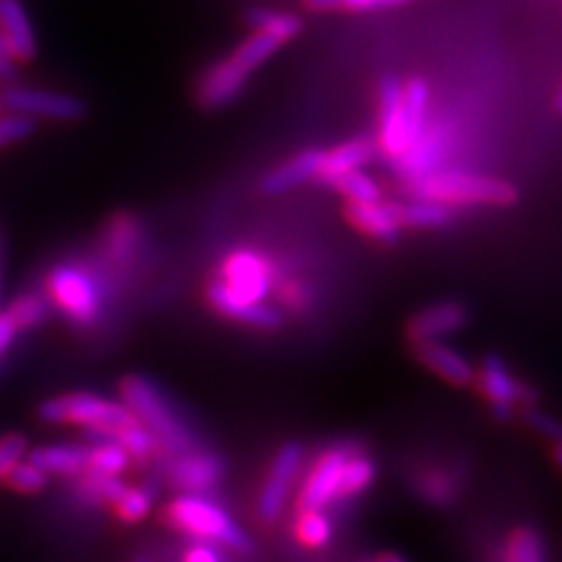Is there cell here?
Listing matches in <instances>:
<instances>
[{"mask_svg": "<svg viewBox=\"0 0 562 562\" xmlns=\"http://www.w3.org/2000/svg\"><path fill=\"white\" fill-rule=\"evenodd\" d=\"M272 279L268 258L239 249L223 260L218 277L206 286V301L227 319L270 330L281 324V314L266 303L272 291Z\"/></svg>", "mask_w": 562, "mask_h": 562, "instance_id": "obj_1", "label": "cell"}, {"mask_svg": "<svg viewBox=\"0 0 562 562\" xmlns=\"http://www.w3.org/2000/svg\"><path fill=\"white\" fill-rule=\"evenodd\" d=\"M38 417L47 425H78L97 431L105 441L127 450L132 462H146L155 452V438L132 415L122 401L103 398L90 392H70L41 403Z\"/></svg>", "mask_w": 562, "mask_h": 562, "instance_id": "obj_2", "label": "cell"}, {"mask_svg": "<svg viewBox=\"0 0 562 562\" xmlns=\"http://www.w3.org/2000/svg\"><path fill=\"white\" fill-rule=\"evenodd\" d=\"M120 394L122 403L146 427L157 446H162L173 457L198 450L195 434L188 429L181 415L176 413L155 382L144 375H127L120 384Z\"/></svg>", "mask_w": 562, "mask_h": 562, "instance_id": "obj_3", "label": "cell"}, {"mask_svg": "<svg viewBox=\"0 0 562 562\" xmlns=\"http://www.w3.org/2000/svg\"><path fill=\"white\" fill-rule=\"evenodd\" d=\"M413 198L429 200L446 206L457 204H483V206H506L514 204L518 190L495 176L462 173V171H434L413 181Z\"/></svg>", "mask_w": 562, "mask_h": 562, "instance_id": "obj_4", "label": "cell"}, {"mask_svg": "<svg viewBox=\"0 0 562 562\" xmlns=\"http://www.w3.org/2000/svg\"><path fill=\"white\" fill-rule=\"evenodd\" d=\"M167 518L173 527L198 537L200 541L218 543V547L237 553L254 551L249 535L241 530L237 520L204 495H179L169 504Z\"/></svg>", "mask_w": 562, "mask_h": 562, "instance_id": "obj_5", "label": "cell"}, {"mask_svg": "<svg viewBox=\"0 0 562 562\" xmlns=\"http://www.w3.org/2000/svg\"><path fill=\"white\" fill-rule=\"evenodd\" d=\"M45 297L61 310L68 322L90 326L103 307V284L90 268L64 262L47 272Z\"/></svg>", "mask_w": 562, "mask_h": 562, "instance_id": "obj_6", "label": "cell"}, {"mask_svg": "<svg viewBox=\"0 0 562 562\" xmlns=\"http://www.w3.org/2000/svg\"><path fill=\"white\" fill-rule=\"evenodd\" d=\"M3 113L20 115L24 120H45L61 122V125H74L87 117V101L57 90H43V87H8L0 94Z\"/></svg>", "mask_w": 562, "mask_h": 562, "instance_id": "obj_7", "label": "cell"}, {"mask_svg": "<svg viewBox=\"0 0 562 562\" xmlns=\"http://www.w3.org/2000/svg\"><path fill=\"white\" fill-rule=\"evenodd\" d=\"M301 467H303V448L297 443L281 446L258 497L260 520L274 522L281 516L293 492V485L297 476H301Z\"/></svg>", "mask_w": 562, "mask_h": 562, "instance_id": "obj_8", "label": "cell"}, {"mask_svg": "<svg viewBox=\"0 0 562 562\" xmlns=\"http://www.w3.org/2000/svg\"><path fill=\"white\" fill-rule=\"evenodd\" d=\"M351 450H355L351 446H336L316 460L303 483L301 495H297L301 512H324L326 506L340 497L342 469Z\"/></svg>", "mask_w": 562, "mask_h": 562, "instance_id": "obj_9", "label": "cell"}, {"mask_svg": "<svg viewBox=\"0 0 562 562\" xmlns=\"http://www.w3.org/2000/svg\"><path fill=\"white\" fill-rule=\"evenodd\" d=\"M473 380L479 382L481 394L490 401L492 413L499 419L512 417L518 403L535 401L532 392L527 390L522 382H518V378L512 373V368H508L499 357H485Z\"/></svg>", "mask_w": 562, "mask_h": 562, "instance_id": "obj_10", "label": "cell"}, {"mask_svg": "<svg viewBox=\"0 0 562 562\" xmlns=\"http://www.w3.org/2000/svg\"><path fill=\"white\" fill-rule=\"evenodd\" d=\"M378 101H380V136L378 144L380 150L390 157V160H401L413 146L406 115H403V85L386 76L380 80L378 87Z\"/></svg>", "mask_w": 562, "mask_h": 562, "instance_id": "obj_11", "label": "cell"}, {"mask_svg": "<svg viewBox=\"0 0 562 562\" xmlns=\"http://www.w3.org/2000/svg\"><path fill=\"white\" fill-rule=\"evenodd\" d=\"M140 241H144V227H140V221L127 214V211H120L101 233V266L113 272L130 268L140 249Z\"/></svg>", "mask_w": 562, "mask_h": 562, "instance_id": "obj_12", "label": "cell"}, {"mask_svg": "<svg viewBox=\"0 0 562 562\" xmlns=\"http://www.w3.org/2000/svg\"><path fill=\"white\" fill-rule=\"evenodd\" d=\"M223 476L225 464L221 457L204 450H192L173 457L169 467V481L183 495H206L209 490H214L223 481Z\"/></svg>", "mask_w": 562, "mask_h": 562, "instance_id": "obj_13", "label": "cell"}, {"mask_svg": "<svg viewBox=\"0 0 562 562\" xmlns=\"http://www.w3.org/2000/svg\"><path fill=\"white\" fill-rule=\"evenodd\" d=\"M0 41L16 66L38 55V38L22 0H0Z\"/></svg>", "mask_w": 562, "mask_h": 562, "instance_id": "obj_14", "label": "cell"}, {"mask_svg": "<svg viewBox=\"0 0 562 562\" xmlns=\"http://www.w3.org/2000/svg\"><path fill=\"white\" fill-rule=\"evenodd\" d=\"M467 322H469V312L462 303L443 301L415 314L408 326V336L415 342V347L427 345V342H443V338L452 336L457 330H462Z\"/></svg>", "mask_w": 562, "mask_h": 562, "instance_id": "obj_15", "label": "cell"}, {"mask_svg": "<svg viewBox=\"0 0 562 562\" xmlns=\"http://www.w3.org/2000/svg\"><path fill=\"white\" fill-rule=\"evenodd\" d=\"M246 80H249V74L227 57L204 70L198 82V101L202 109H223L241 94Z\"/></svg>", "mask_w": 562, "mask_h": 562, "instance_id": "obj_16", "label": "cell"}, {"mask_svg": "<svg viewBox=\"0 0 562 562\" xmlns=\"http://www.w3.org/2000/svg\"><path fill=\"white\" fill-rule=\"evenodd\" d=\"M322 162H324V150L322 148H310L289 157L286 162L277 165L262 176L260 188L268 195H281V192H289L297 186L310 183L314 179H322Z\"/></svg>", "mask_w": 562, "mask_h": 562, "instance_id": "obj_17", "label": "cell"}, {"mask_svg": "<svg viewBox=\"0 0 562 562\" xmlns=\"http://www.w3.org/2000/svg\"><path fill=\"white\" fill-rule=\"evenodd\" d=\"M415 349H417V359L425 363L431 373L443 378L450 384L467 386L469 382H473V378H476V368H473L462 351L454 349L452 345L427 342V345H417Z\"/></svg>", "mask_w": 562, "mask_h": 562, "instance_id": "obj_18", "label": "cell"}, {"mask_svg": "<svg viewBox=\"0 0 562 562\" xmlns=\"http://www.w3.org/2000/svg\"><path fill=\"white\" fill-rule=\"evenodd\" d=\"M347 216L361 233L380 241H396L403 227L396 204H386L382 200L371 204H349Z\"/></svg>", "mask_w": 562, "mask_h": 562, "instance_id": "obj_19", "label": "cell"}, {"mask_svg": "<svg viewBox=\"0 0 562 562\" xmlns=\"http://www.w3.org/2000/svg\"><path fill=\"white\" fill-rule=\"evenodd\" d=\"M375 140L359 136V138H349L345 144L324 150V162H322V179L326 186L330 181H336L338 176L357 171L363 165H368L375 157Z\"/></svg>", "mask_w": 562, "mask_h": 562, "instance_id": "obj_20", "label": "cell"}, {"mask_svg": "<svg viewBox=\"0 0 562 562\" xmlns=\"http://www.w3.org/2000/svg\"><path fill=\"white\" fill-rule=\"evenodd\" d=\"M26 460L45 471L47 476H52V473H57V476H82L87 467V448L74 443L43 446L31 450Z\"/></svg>", "mask_w": 562, "mask_h": 562, "instance_id": "obj_21", "label": "cell"}, {"mask_svg": "<svg viewBox=\"0 0 562 562\" xmlns=\"http://www.w3.org/2000/svg\"><path fill=\"white\" fill-rule=\"evenodd\" d=\"M429 97L431 92L427 80L411 78L403 85V115H406V127L413 144L429 125Z\"/></svg>", "mask_w": 562, "mask_h": 562, "instance_id": "obj_22", "label": "cell"}, {"mask_svg": "<svg viewBox=\"0 0 562 562\" xmlns=\"http://www.w3.org/2000/svg\"><path fill=\"white\" fill-rule=\"evenodd\" d=\"M249 24L254 26L256 33L266 35V38L274 41L277 45L293 41L297 33L303 31V22L297 20L291 12H279V10H268V8H258L249 12Z\"/></svg>", "mask_w": 562, "mask_h": 562, "instance_id": "obj_23", "label": "cell"}, {"mask_svg": "<svg viewBox=\"0 0 562 562\" xmlns=\"http://www.w3.org/2000/svg\"><path fill=\"white\" fill-rule=\"evenodd\" d=\"M398 221L403 227H419V231H434L446 227L452 221V209L429 200L413 198L406 204H396Z\"/></svg>", "mask_w": 562, "mask_h": 562, "instance_id": "obj_24", "label": "cell"}, {"mask_svg": "<svg viewBox=\"0 0 562 562\" xmlns=\"http://www.w3.org/2000/svg\"><path fill=\"white\" fill-rule=\"evenodd\" d=\"M132 464V457L127 450L113 443V441H103L87 446V467L85 473H97V476H109V479H120Z\"/></svg>", "mask_w": 562, "mask_h": 562, "instance_id": "obj_25", "label": "cell"}, {"mask_svg": "<svg viewBox=\"0 0 562 562\" xmlns=\"http://www.w3.org/2000/svg\"><path fill=\"white\" fill-rule=\"evenodd\" d=\"M378 476L375 462L361 450H351L347 457V464L342 469V481H340V497L338 499H355L373 485Z\"/></svg>", "mask_w": 562, "mask_h": 562, "instance_id": "obj_26", "label": "cell"}, {"mask_svg": "<svg viewBox=\"0 0 562 562\" xmlns=\"http://www.w3.org/2000/svg\"><path fill=\"white\" fill-rule=\"evenodd\" d=\"M333 520L324 512H301L293 520V537L305 549H324L333 539Z\"/></svg>", "mask_w": 562, "mask_h": 562, "instance_id": "obj_27", "label": "cell"}, {"mask_svg": "<svg viewBox=\"0 0 562 562\" xmlns=\"http://www.w3.org/2000/svg\"><path fill=\"white\" fill-rule=\"evenodd\" d=\"M502 562H547L541 537L532 527H518L504 543Z\"/></svg>", "mask_w": 562, "mask_h": 562, "instance_id": "obj_28", "label": "cell"}, {"mask_svg": "<svg viewBox=\"0 0 562 562\" xmlns=\"http://www.w3.org/2000/svg\"><path fill=\"white\" fill-rule=\"evenodd\" d=\"M47 297L38 291H26L20 297H14L10 305H5V314L14 322L20 330H31L45 322L47 316Z\"/></svg>", "mask_w": 562, "mask_h": 562, "instance_id": "obj_29", "label": "cell"}, {"mask_svg": "<svg viewBox=\"0 0 562 562\" xmlns=\"http://www.w3.org/2000/svg\"><path fill=\"white\" fill-rule=\"evenodd\" d=\"M328 186L340 190L342 195L349 200V204H371V202L380 200L378 181L361 169L342 173L336 181H330Z\"/></svg>", "mask_w": 562, "mask_h": 562, "instance_id": "obj_30", "label": "cell"}, {"mask_svg": "<svg viewBox=\"0 0 562 562\" xmlns=\"http://www.w3.org/2000/svg\"><path fill=\"white\" fill-rule=\"evenodd\" d=\"M279 47H281V45H277L274 41L266 38V35L254 33L251 38H246L241 45L235 47L231 59H233L235 64H239V66L246 70V74L251 76L254 70H256L258 66L266 64Z\"/></svg>", "mask_w": 562, "mask_h": 562, "instance_id": "obj_31", "label": "cell"}, {"mask_svg": "<svg viewBox=\"0 0 562 562\" xmlns=\"http://www.w3.org/2000/svg\"><path fill=\"white\" fill-rule=\"evenodd\" d=\"M130 485L122 483L120 479H109V476H97V473H82L78 481V492L82 497L90 502L99 504H117V499L125 495V490Z\"/></svg>", "mask_w": 562, "mask_h": 562, "instance_id": "obj_32", "label": "cell"}, {"mask_svg": "<svg viewBox=\"0 0 562 562\" xmlns=\"http://www.w3.org/2000/svg\"><path fill=\"white\" fill-rule=\"evenodd\" d=\"M150 506H153V490H148V485H140V487L125 490V495H122L115 504V512L120 520L134 525L150 514Z\"/></svg>", "mask_w": 562, "mask_h": 562, "instance_id": "obj_33", "label": "cell"}, {"mask_svg": "<svg viewBox=\"0 0 562 562\" xmlns=\"http://www.w3.org/2000/svg\"><path fill=\"white\" fill-rule=\"evenodd\" d=\"M5 481L14 492H22V495H38V492H43L49 485L47 473L41 471L38 467H33L29 460L14 464Z\"/></svg>", "mask_w": 562, "mask_h": 562, "instance_id": "obj_34", "label": "cell"}, {"mask_svg": "<svg viewBox=\"0 0 562 562\" xmlns=\"http://www.w3.org/2000/svg\"><path fill=\"white\" fill-rule=\"evenodd\" d=\"M408 3V0H305V5L314 12H336V10H349V12H375Z\"/></svg>", "mask_w": 562, "mask_h": 562, "instance_id": "obj_35", "label": "cell"}, {"mask_svg": "<svg viewBox=\"0 0 562 562\" xmlns=\"http://www.w3.org/2000/svg\"><path fill=\"white\" fill-rule=\"evenodd\" d=\"M454 481L443 471H427L417 479L419 495L431 504H448L454 499Z\"/></svg>", "mask_w": 562, "mask_h": 562, "instance_id": "obj_36", "label": "cell"}, {"mask_svg": "<svg viewBox=\"0 0 562 562\" xmlns=\"http://www.w3.org/2000/svg\"><path fill=\"white\" fill-rule=\"evenodd\" d=\"M35 134V122L24 120L20 115L0 113V150L31 138Z\"/></svg>", "mask_w": 562, "mask_h": 562, "instance_id": "obj_37", "label": "cell"}, {"mask_svg": "<svg viewBox=\"0 0 562 562\" xmlns=\"http://www.w3.org/2000/svg\"><path fill=\"white\" fill-rule=\"evenodd\" d=\"M26 450H29L26 438L20 434H10L3 438V441H0V481H5L12 467L24 460Z\"/></svg>", "mask_w": 562, "mask_h": 562, "instance_id": "obj_38", "label": "cell"}, {"mask_svg": "<svg viewBox=\"0 0 562 562\" xmlns=\"http://www.w3.org/2000/svg\"><path fill=\"white\" fill-rule=\"evenodd\" d=\"M530 425H532L537 431H541L543 436H549L555 446H562V425H560L558 419H553V417H549V415H543V413L532 411V413H530Z\"/></svg>", "mask_w": 562, "mask_h": 562, "instance_id": "obj_39", "label": "cell"}, {"mask_svg": "<svg viewBox=\"0 0 562 562\" xmlns=\"http://www.w3.org/2000/svg\"><path fill=\"white\" fill-rule=\"evenodd\" d=\"M183 562H223L218 549L214 543H206V541H198L195 547H190L183 555Z\"/></svg>", "mask_w": 562, "mask_h": 562, "instance_id": "obj_40", "label": "cell"}, {"mask_svg": "<svg viewBox=\"0 0 562 562\" xmlns=\"http://www.w3.org/2000/svg\"><path fill=\"white\" fill-rule=\"evenodd\" d=\"M16 333H20V328L14 326V322L5 314V310L0 312V359H3L5 351L12 347Z\"/></svg>", "mask_w": 562, "mask_h": 562, "instance_id": "obj_41", "label": "cell"}, {"mask_svg": "<svg viewBox=\"0 0 562 562\" xmlns=\"http://www.w3.org/2000/svg\"><path fill=\"white\" fill-rule=\"evenodd\" d=\"M5 281H8V244H5L3 227H0V312L5 310Z\"/></svg>", "mask_w": 562, "mask_h": 562, "instance_id": "obj_42", "label": "cell"}, {"mask_svg": "<svg viewBox=\"0 0 562 562\" xmlns=\"http://www.w3.org/2000/svg\"><path fill=\"white\" fill-rule=\"evenodd\" d=\"M375 562H406V560L398 558V555H394V553H384V555H380Z\"/></svg>", "mask_w": 562, "mask_h": 562, "instance_id": "obj_43", "label": "cell"}, {"mask_svg": "<svg viewBox=\"0 0 562 562\" xmlns=\"http://www.w3.org/2000/svg\"><path fill=\"white\" fill-rule=\"evenodd\" d=\"M553 460H555V464L562 469V446H555V450H553Z\"/></svg>", "mask_w": 562, "mask_h": 562, "instance_id": "obj_44", "label": "cell"}, {"mask_svg": "<svg viewBox=\"0 0 562 562\" xmlns=\"http://www.w3.org/2000/svg\"><path fill=\"white\" fill-rule=\"evenodd\" d=\"M555 109L562 113V87H560V92H558V97H555Z\"/></svg>", "mask_w": 562, "mask_h": 562, "instance_id": "obj_45", "label": "cell"}, {"mask_svg": "<svg viewBox=\"0 0 562 562\" xmlns=\"http://www.w3.org/2000/svg\"><path fill=\"white\" fill-rule=\"evenodd\" d=\"M0 57H8V52H5V45H3V41H0ZM10 59V57H8ZM12 61V59H10Z\"/></svg>", "mask_w": 562, "mask_h": 562, "instance_id": "obj_46", "label": "cell"}, {"mask_svg": "<svg viewBox=\"0 0 562 562\" xmlns=\"http://www.w3.org/2000/svg\"><path fill=\"white\" fill-rule=\"evenodd\" d=\"M136 562H148V560H146V558H138V560H136Z\"/></svg>", "mask_w": 562, "mask_h": 562, "instance_id": "obj_47", "label": "cell"}, {"mask_svg": "<svg viewBox=\"0 0 562 562\" xmlns=\"http://www.w3.org/2000/svg\"><path fill=\"white\" fill-rule=\"evenodd\" d=\"M0 113H3V105H0Z\"/></svg>", "mask_w": 562, "mask_h": 562, "instance_id": "obj_48", "label": "cell"}]
</instances>
